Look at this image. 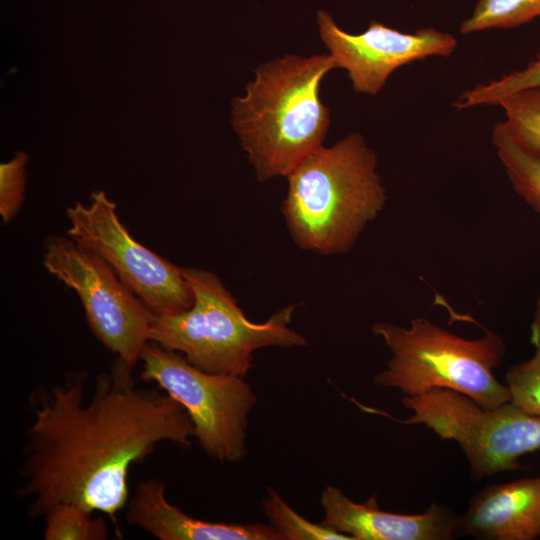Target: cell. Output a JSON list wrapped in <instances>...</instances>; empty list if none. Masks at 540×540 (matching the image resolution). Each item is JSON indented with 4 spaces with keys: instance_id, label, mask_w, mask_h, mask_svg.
I'll return each mask as SVG.
<instances>
[{
    "instance_id": "1",
    "label": "cell",
    "mask_w": 540,
    "mask_h": 540,
    "mask_svg": "<svg viewBox=\"0 0 540 540\" xmlns=\"http://www.w3.org/2000/svg\"><path fill=\"white\" fill-rule=\"evenodd\" d=\"M132 370L116 358L91 393L83 372L31 393L32 421L16 489L29 498L30 517L74 503L115 523L130 498L132 466L161 443L191 444L194 428L186 410L160 388L137 386Z\"/></svg>"
},
{
    "instance_id": "2",
    "label": "cell",
    "mask_w": 540,
    "mask_h": 540,
    "mask_svg": "<svg viewBox=\"0 0 540 540\" xmlns=\"http://www.w3.org/2000/svg\"><path fill=\"white\" fill-rule=\"evenodd\" d=\"M378 159L359 133L321 146L286 176V226L302 249L344 254L383 211L387 193Z\"/></svg>"
},
{
    "instance_id": "3",
    "label": "cell",
    "mask_w": 540,
    "mask_h": 540,
    "mask_svg": "<svg viewBox=\"0 0 540 540\" xmlns=\"http://www.w3.org/2000/svg\"><path fill=\"white\" fill-rule=\"evenodd\" d=\"M335 68L329 53L285 55L259 66L234 99L233 126L259 181L287 176L323 146L330 115L320 86Z\"/></svg>"
},
{
    "instance_id": "4",
    "label": "cell",
    "mask_w": 540,
    "mask_h": 540,
    "mask_svg": "<svg viewBox=\"0 0 540 540\" xmlns=\"http://www.w3.org/2000/svg\"><path fill=\"white\" fill-rule=\"evenodd\" d=\"M183 274L193 293L191 307L152 314L148 341L182 354L203 371L242 378L252 368L255 351L306 345L304 336L290 327L294 305L253 322L216 274L197 268H183Z\"/></svg>"
},
{
    "instance_id": "5",
    "label": "cell",
    "mask_w": 540,
    "mask_h": 540,
    "mask_svg": "<svg viewBox=\"0 0 540 540\" xmlns=\"http://www.w3.org/2000/svg\"><path fill=\"white\" fill-rule=\"evenodd\" d=\"M372 332L391 352L386 367L374 376L377 385L409 397L451 389L485 407L509 402L505 383L494 374L506 353L498 334L485 330L482 337L467 339L424 317L411 319L408 326L378 322Z\"/></svg>"
},
{
    "instance_id": "6",
    "label": "cell",
    "mask_w": 540,
    "mask_h": 540,
    "mask_svg": "<svg viewBox=\"0 0 540 540\" xmlns=\"http://www.w3.org/2000/svg\"><path fill=\"white\" fill-rule=\"evenodd\" d=\"M412 411L406 425H424L444 440L458 444L473 480L522 469L520 459L540 450V417L510 402L485 407L458 391L434 388L404 396Z\"/></svg>"
},
{
    "instance_id": "7",
    "label": "cell",
    "mask_w": 540,
    "mask_h": 540,
    "mask_svg": "<svg viewBox=\"0 0 540 540\" xmlns=\"http://www.w3.org/2000/svg\"><path fill=\"white\" fill-rule=\"evenodd\" d=\"M140 360V379L156 383L188 413L193 438L205 454L220 462L247 455L248 417L257 396L245 378L203 371L182 354L148 341Z\"/></svg>"
},
{
    "instance_id": "8",
    "label": "cell",
    "mask_w": 540,
    "mask_h": 540,
    "mask_svg": "<svg viewBox=\"0 0 540 540\" xmlns=\"http://www.w3.org/2000/svg\"><path fill=\"white\" fill-rule=\"evenodd\" d=\"M43 264L79 296L94 336L134 368L148 342L152 313L98 254L72 238L51 236Z\"/></svg>"
},
{
    "instance_id": "9",
    "label": "cell",
    "mask_w": 540,
    "mask_h": 540,
    "mask_svg": "<svg viewBox=\"0 0 540 540\" xmlns=\"http://www.w3.org/2000/svg\"><path fill=\"white\" fill-rule=\"evenodd\" d=\"M67 235L103 258L154 315L180 313L193 303L183 268L137 242L104 192L66 211Z\"/></svg>"
},
{
    "instance_id": "10",
    "label": "cell",
    "mask_w": 540,
    "mask_h": 540,
    "mask_svg": "<svg viewBox=\"0 0 540 540\" xmlns=\"http://www.w3.org/2000/svg\"><path fill=\"white\" fill-rule=\"evenodd\" d=\"M317 23L337 68L347 71L355 92L367 95L378 94L396 69L429 57H448L458 45L455 36L432 27L406 33L371 20L364 32L350 34L322 10Z\"/></svg>"
},
{
    "instance_id": "11",
    "label": "cell",
    "mask_w": 540,
    "mask_h": 540,
    "mask_svg": "<svg viewBox=\"0 0 540 540\" xmlns=\"http://www.w3.org/2000/svg\"><path fill=\"white\" fill-rule=\"evenodd\" d=\"M320 503V523L352 540H447L459 534V517L436 503L422 513H394L379 508L376 494L358 503L331 485L323 490Z\"/></svg>"
},
{
    "instance_id": "12",
    "label": "cell",
    "mask_w": 540,
    "mask_h": 540,
    "mask_svg": "<svg viewBox=\"0 0 540 540\" xmlns=\"http://www.w3.org/2000/svg\"><path fill=\"white\" fill-rule=\"evenodd\" d=\"M126 520L160 540H283L272 525L228 524L191 517L166 497L162 480L140 482L127 504Z\"/></svg>"
},
{
    "instance_id": "13",
    "label": "cell",
    "mask_w": 540,
    "mask_h": 540,
    "mask_svg": "<svg viewBox=\"0 0 540 540\" xmlns=\"http://www.w3.org/2000/svg\"><path fill=\"white\" fill-rule=\"evenodd\" d=\"M459 534L485 540L540 537V476L492 484L478 491L459 517Z\"/></svg>"
},
{
    "instance_id": "14",
    "label": "cell",
    "mask_w": 540,
    "mask_h": 540,
    "mask_svg": "<svg viewBox=\"0 0 540 540\" xmlns=\"http://www.w3.org/2000/svg\"><path fill=\"white\" fill-rule=\"evenodd\" d=\"M492 142L514 191L540 215V158L521 149L501 123L494 126Z\"/></svg>"
},
{
    "instance_id": "15",
    "label": "cell",
    "mask_w": 540,
    "mask_h": 540,
    "mask_svg": "<svg viewBox=\"0 0 540 540\" xmlns=\"http://www.w3.org/2000/svg\"><path fill=\"white\" fill-rule=\"evenodd\" d=\"M505 114L500 122L524 151L540 158V87L512 93L498 103Z\"/></svg>"
},
{
    "instance_id": "16",
    "label": "cell",
    "mask_w": 540,
    "mask_h": 540,
    "mask_svg": "<svg viewBox=\"0 0 540 540\" xmlns=\"http://www.w3.org/2000/svg\"><path fill=\"white\" fill-rule=\"evenodd\" d=\"M537 17H540V0H478L459 31L467 35L493 28H515Z\"/></svg>"
},
{
    "instance_id": "17",
    "label": "cell",
    "mask_w": 540,
    "mask_h": 540,
    "mask_svg": "<svg viewBox=\"0 0 540 540\" xmlns=\"http://www.w3.org/2000/svg\"><path fill=\"white\" fill-rule=\"evenodd\" d=\"M92 511L74 504L53 506L44 516L45 540H105L109 529L103 518L94 517Z\"/></svg>"
},
{
    "instance_id": "18",
    "label": "cell",
    "mask_w": 540,
    "mask_h": 540,
    "mask_svg": "<svg viewBox=\"0 0 540 540\" xmlns=\"http://www.w3.org/2000/svg\"><path fill=\"white\" fill-rule=\"evenodd\" d=\"M539 87L540 51L524 68L464 91L457 97L453 106L462 110L482 105H498L501 99L512 93Z\"/></svg>"
},
{
    "instance_id": "19",
    "label": "cell",
    "mask_w": 540,
    "mask_h": 540,
    "mask_svg": "<svg viewBox=\"0 0 540 540\" xmlns=\"http://www.w3.org/2000/svg\"><path fill=\"white\" fill-rule=\"evenodd\" d=\"M264 512L283 540H352L325 525L312 523L293 510L271 488L264 501Z\"/></svg>"
},
{
    "instance_id": "20",
    "label": "cell",
    "mask_w": 540,
    "mask_h": 540,
    "mask_svg": "<svg viewBox=\"0 0 540 540\" xmlns=\"http://www.w3.org/2000/svg\"><path fill=\"white\" fill-rule=\"evenodd\" d=\"M505 385L510 403L540 417V344L529 359L509 367Z\"/></svg>"
},
{
    "instance_id": "21",
    "label": "cell",
    "mask_w": 540,
    "mask_h": 540,
    "mask_svg": "<svg viewBox=\"0 0 540 540\" xmlns=\"http://www.w3.org/2000/svg\"><path fill=\"white\" fill-rule=\"evenodd\" d=\"M26 157L19 154L11 162L1 165L0 215L9 223L18 213L24 192V164Z\"/></svg>"
},
{
    "instance_id": "22",
    "label": "cell",
    "mask_w": 540,
    "mask_h": 540,
    "mask_svg": "<svg viewBox=\"0 0 540 540\" xmlns=\"http://www.w3.org/2000/svg\"><path fill=\"white\" fill-rule=\"evenodd\" d=\"M531 342L533 345L540 344V295L537 298L534 315L531 323Z\"/></svg>"
}]
</instances>
